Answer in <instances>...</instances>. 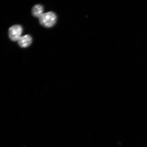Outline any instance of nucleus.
<instances>
[{
  "label": "nucleus",
  "instance_id": "1",
  "mask_svg": "<svg viewBox=\"0 0 147 147\" xmlns=\"http://www.w3.org/2000/svg\"><path fill=\"white\" fill-rule=\"evenodd\" d=\"M57 17L56 14L52 11L44 13L39 18L40 24L46 28H51L56 24Z\"/></svg>",
  "mask_w": 147,
  "mask_h": 147
},
{
  "label": "nucleus",
  "instance_id": "2",
  "mask_svg": "<svg viewBox=\"0 0 147 147\" xmlns=\"http://www.w3.org/2000/svg\"><path fill=\"white\" fill-rule=\"evenodd\" d=\"M23 30V28L20 25L12 26L9 29L8 34L9 38L12 41H18L21 37Z\"/></svg>",
  "mask_w": 147,
  "mask_h": 147
},
{
  "label": "nucleus",
  "instance_id": "3",
  "mask_svg": "<svg viewBox=\"0 0 147 147\" xmlns=\"http://www.w3.org/2000/svg\"><path fill=\"white\" fill-rule=\"evenodd\" d=\"M18 44L19 46L23 48L29 47L32 44V39L29 35H26L21 36L18 40Z\"/></svg>",
  "mask_w": 147,
  "mask_h": 147
},
{
  "label": "nucleus",
  "instance_id": "4",
  "mask_svg": "<svg viewBox=\"0 0 147 147\" xmlns=\"http://www.w3.org/2000/svg\"><path fill=\"white\" fill-rule=\"evenodd\" d=\"M43 7L39 4L36 5L32 9V14L33 16L37 18H40L43 14Z\"/></svg>",
  "mask_w": 147,
  "mask_h": 147
}]
</instances>
